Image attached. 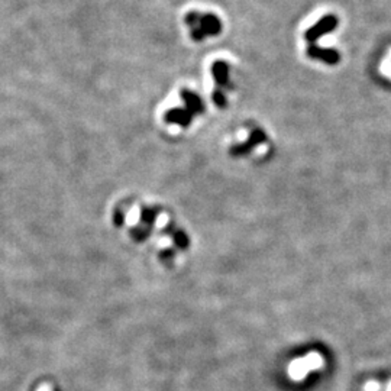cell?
Masks as SVG:
<instances>
[{"label":"cell","instance_id":"obj_2","mask_svg":"<svg viewBox=\"0 0 391 391\" xmlns=\"http://www.w3.org/2000/svg\"><path fill=\"white\" fill-rule=\"evenodd\" d=\"M307 54L313 58H317V60H322L328 64H336L339 61V52L333 48H319V47H315L312 45L309 50H307Z\"/></svg>","mask_w":391,"mask_h":391},{"label":"cell","instance_id":"obj_1","mask_svg":"<svg viewBox=\"0 0 391 391\" xmlns=\"http://www.w3.org/2000/svg\"><path fill=\"white\" fill-rule=\"evenodd\" d=\"M336 26H338V17L335 15H326L319 22H316L315 25L307 29L305 38H306L307 42H315L320 36L333 32Z\"/></svg>","mask_w":391,"mask_h":391}]
</instances>
